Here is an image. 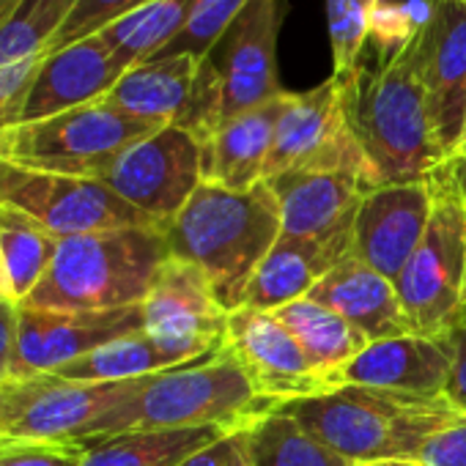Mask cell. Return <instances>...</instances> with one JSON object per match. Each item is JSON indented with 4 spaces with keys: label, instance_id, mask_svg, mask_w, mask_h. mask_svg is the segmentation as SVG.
Here are the masks:
<instances>
[{
    "label": "cell",
    "instance_id": "29",
    "mask_svg": "<svg viewBox=\"0 0 466 466\" xmlns=\"http://www.w3.org/2000/svg\"><path fill=\"white\" fill-rule=\"evenodd\" d=\"M192 4L195 0H154V4L107 25L96 36H102L118 66L127 72L137 64L151 61L178 36L192 12Z\"/></svg>",
    "mask_w": 466,
    "mask_h": 466
},
{
    "label": "cell",
    "instance_id": "26",
    "mask_svg": "<svg viewBox=\"0 0 466 466\" xmlns=\"http://www.w3.org/2000/svg\"><path fill=\"white\" fill-rule=\"evenodd\" d=\"M230 431L225 428H165V431H132L83 441V466H181L189 455L219 441Z\"/></svg>",
    "mask_w": 466,
    "mask_h": 466
},
{
    "label": "cell",
    "instance_id": "16",
    "mask_svg": "<svg viewBox=\"0 0 466 466\" xmlns=\"http://www.w3.org/2000/svg\"><path fill=\"white\" fill-rule=\"evenodd\" d=\"M225 346L237 357L256 392L278 403V409L327 390L324 376L310 365L297 338L267 310H233L228 316Z\"/></svg>",
    "mask_w": 466,
    "mask_h": 466
},
{
    "label": "cell",
    "instance_id": "12",
    "mask_svg": "<svg viewBox=\"0 0 466 466\" xmlns=\"http://www.w3.org/2000/svg\"><path fill=\"white\" fill-rule=\"evenodd\" d=\"M94 178L162 228L200 187L203 151L187 129L162 127L124 148Z\"/></svg>",
    "mask_w": 466,
    "mask_h": 466
},
{
    "label": "cell",
    "instance_id": "49",
    "mask_svg": "<svg viewBox=\"0 0 466 466\" xmlns=\"http://www.w3.org/2000/svg\"><path fill=\"white\" fill-rule=\"evenodd\" d=\"M351 466H360V463H351Z\"/></svg>",
    "mask_w": 466,
    "mask_h": 466
},
{
    "label": "cell",
    "instance_id": "39",
    "mask_svg": "<svg viewBox=\"0 0 466 466\" xmlns=\"http://www.w3.org/2000/svg\"><path fill=\"white\" fill-rule=\"evenodd\" d=\"M181 466H250L248 447L242 439V431L228 433L219 441L203 447L200 452L189 455Z\"/></svg>",
    "mask_w": 466,
    "mask_h": 466
},
{
    "label": "cell",
    "instance_id": "23",
    "mask_svg": "<svg viewBox=\"0 0 466 466\" xmlns=\"http://www.w3.org/2000/svg\"><path fill=\"white\" fill-rule=\"evenodd\" d=\"M286 96L289 91L256 110L219 124L200 143L203 181L233 192H248L264 181V167L275 143V129Z\"/></svg>",
    "mask_w": 466,
    "mask_h": 466
},
{
    "label": "cell",
    "instance_id": "35",
    "mask_svg": "<svg viewBox=\"0 0 466 466\" xmlns=\"http://www.w3.org/2000/svg\"><path fill=\"white\" fill-rule=\"evenodd\" d=\"M148 4H154V0H77L72 15L64 23V28L58 31L50 53L69 47V45H77L83 39H91V36L102 34L107 25L118 23L121 17L137 12Z\"/></svg>",
    "mask_w": 466,
    "mask_h": 466
},
{
    "label": "cell",
    "instance_id": "48",
    "mask_svg": "<svg viewBox=\"0 0 466 466\" xmlns=\"http://www.w3.org/2000/svg\"><path fill=\"white\" fill-rule=\"evenodd\" d=\"M0 299H6V297H4V291H0Z\"/></svg>",
    "mask_w": 466,
    "mask_h": 466
},
{
    "label": "cell",
    "instance_id": "25",
    "mask_svg": "<svg viewBox=\"0 0 466 466\" xmlns=\"http://www.w3.org/2000/svg\"><path fill=\"white\" fill-rule=\"evenodd\" d=\"M195 75L198 58L192 56L151 58L127 69L102 102L148 124L176 127L189 105Z\"/></svg>",
    "mask_w": 466,
    "mask_h": 466
},
{
    "label": "cell",
    "instance_id": "5",
    "mask_svg": "<svg viewBox=\"0 0 466 466\" xmlns=\"http://www.w3.org/2000/svg\"><path fill=\"white\" fill-rule=\"evenodd\" d=\"M167 256L165 230L159 225L61 239L47 275L20 308L118 310L143 305Z\"/></svg>",
    "mask_w": 466,
    "mask_h": 466
},
{
    "label": "cell",
    "instance_id": "15",
    "mask_svg": "<svg viewBox=\"0 0 466 466\" xmlns=\"http://www.w3.org/2000/svg\"><path fill=\"white\" fill-rule=\"evenodd\" d=\"M143 332V305L118 310H36L17 305L12 376L56 373L105 343Z\"/></svg>",
    "mask_w": 466,
    "mask_h": 466
},
{
    "label": "cell",
    "instance_id": "19",
    "mask_svg": "<svg viewBox=\"0 0 466 466\" xmlns=\"http://www.w3.org/2000/svg\"><path fill=\"white\" fill-rule=\"evenodd\" d=\"M452 343L450 338L400 335L368 343L362 354L335 370L327 381L332 387H379L414 395H444L452 373Z\"/></svg>",
    "mask_w": 466,
    "mask_h": 466
},
{
    "label": "cell",
    "instance_id": "30",
    "mask_svg": "<svg viewBox=\"0 0 466 466\" xmlns=\"http://www.w3.org/2000/svg\"><path fill=\"white\" fill-rule=\"evenodd\" d=\"M250 466H351L286 411H272L242 431Z\"/></svg>",
    "mask_w": 466,
    "mask_h": 466
},
{
    "label": "cell",
    "instance_id": "36",
    "mask_svg": "<svg viewBox=\"0 0 466 466\" xmlns=\"http://www.w3.org/2000/svg\"><path fill=\"white\" fill-rule=\"evenodd\" d=\"M86 447L58 441H9L0 444V466H83Z\"/></svg>",
    "mask_w": 466,
    "mask_h": 466
},
{
    "label": "cell",
    "instance_id": "2",
    "mask_svg": "<svg viewBox=\"0 0 466 466\" xmlns=\"http://www.w3.org/2000/svg\"><path fill=\"white\" fill-rule=\"evenodd\" d=\"M272 411H278V403L256 392L237 357L222 346L208 357L143 376L140 384L121 403L107 409L77 444L165 428L214 425L237 433Z\"/></svg>",
    "mask_w": 466,
    "mask_h": 466
},
{
    "label": "cell",
    "instance_id": "43",
    "mask_svg": "<svg viewBox=\"0 0 466 466\" xmlns=\"http://www.w3.org/2000/svg\"><path fill=\"white\" fill-rule=\"evenodd\" d=\"M370 466H417V463H406V461H381V463H370Z\"/></svg>",
    "mask_w": 466,
    "mask_h": 466
},
{
    "label": "cell",
    "instance_id": "20",
    "mask_svg": "<svg viewBox=\"0 0 466 466\" xmlns=\"http://www.w3.org/2000/svg\"><path fill=\"white\" fill-rule=\"evenodd\" d=\"M77 0H20L0 23V129L20 124L28 94Z\"/></svg>",
    "mask_w": 466,
    "mask_h": 466
},
{
    "label": "cell",
    "instance_id": "46",
    "mask_svg": "<svg viewBox=\"0 0 466 466\" xmlns=\"http://www.w3.org/2000/svg\"><path fill=\"white\" fill-rule=\"evenodd\" d=\"M463 308H466V286H463Z\"/></svg>",
    "mask_w": 466,
    "mask_h": 466
},
{
    "label": "cell",
    "instance_id": "28",
    "mask_svg": "<svg viewBox=\"0 0 466 466\" xmlns=\"http://www.w3.org/2000/svg\"><path fill=\"white\" fill-rule=\"evenodd\" d=\"M61 239L28 214L0 206V261H4V297L23 305L47 275Z\"/></svg>",
    "mask_w": 466,
    "mask_h": 466
},
{
    "label": "cell",
    "instance_id": "24",
    "mask_svg": "<svg viewBox=\"0 0 466 466\" xmlns=\"http://www.w3.org/2000/svg\"><path fill=\"white\" fill-rule=\"evenodd\" d=\"M351 256V239H286L280 237L256 269L242 308L278 310L310 294V289Z\"/></svg>",
    "mask_w": 466,
    "mask_h": 466
},
{
    "label": "cell",
    "instance_id": "11",
    "mask_svg": "<svg viewBox=\"0 0 466 466\" xmlns=\"http://www.w3.org/2000/svg\"><path fill=\"white\" fill-rule=\"evenodd\" d=\"M0 206L28 214L58 239L157 225L96 178L25 170L9 162H0Z\"/></svg>",
    "mask_w": 466,
    "mask_h": 466
},
{
    "label": "cell",
    "instance_id": "9",
    "mask_svg": "<svg viewBox=\"0 0 466 466\" xmlns=\"http://www.w3.org/2000/svg\"><path fill=\"white\" fill-rule=\"evenodd\" d=\"M140 379L72 381L58 373L9 376L0 381V444L80 441L107 409L121 403L140 384Z\"/></svg>",
    "mask_w": 466,
    "mask_h": 466
},
{
    "label": "cell",
    "instance_id": "27",
    "mask_svg": "<svg viewBox=\"0 0 466 466\" xmlns=\"http://www.w3.org/2000/svg\"><path fill=\"white\" fill-rule=\"evenodd\" d=\"M272 316L297 338L305 357L324 376V381H329L335 370L362 354L370 343L354 324L310 297L294 299L272 310Z\"/></svg>",
    "mask_w": 466,
    "mask_h": 466
},
{
    "label": "cell",
    "instance_id": "7",
    "mask_svg": "<svg viewBox=\"0 0 466 466\" xmlns=\"http://www.w3.org/2000/svg\"><path fill=\"white\" fill-rule=\"evenodd\" d=\"M431 217L414 256L395 278L400 308L414 335L444 338L463 313L466 286V203L447 159L428 176Z\"/></svg>",
    "mask_w": 466,
    "mask_h": 466
},
{
    "label": "cell",
    "instance_id": "3",
    "mask_svg": "<svg viewBox=\"0 0 466 466\" xmlns=\"http://www.w3.org/2000/svg\"><path fill=\"white\" fill-rule=\"evenodd\" d=\"M335 80L340 83L346 121L379 187L422 181L444 162L417 72V42L390 64L368 66L360 61L351 75Z\"/></svg>",
    "mask_w": 466,
    "mask_h": 466
},
{
    "label": "cell",
    "instance_id": "40",
    "mask_svg": "<svg viewBox=\"0 0 466 466\" xmlns=\"http://www.w3.org/2000/svg\"><path fill=\"white\" fill-rule=\"evenodd\" d=\"M17 351V305L0 299V381H6L15 368Z\"/></svg>",
    "mask_w": 466,
    "mask_h": 466
},
{
    "label": "cell",
    "instance_id": "33",
    "mask_svg": "<svg viewBox=\"0 0 466 466\" xmlns=\"http://www.w3.org/2000/svg\"><path fill=\"white\" fill-rule=\"evenodd\" d=\"M425 20H428L425 0H406V4L379 0L368 25V42L376 50V64H390L392 58L403 56L417 42Z\"/></svg>",
    "mask_w": 466,
    "mask_h": 466
},
{
    "label": "cell",
    "instance_id": "13",
    "mask_svg": "<svg viewBox=\"0 0 466 466\" xmlns=\"http://www.w3.org/2000/svg\"><path fill=\"white\" fill-rule=\"evenodd\" d=\"M228 310L208 278L189 261L167 256L143 299V332L176 362L208 357L225 346Z\"/></svg>",
    "mask_w": 466,
    "mask_h": 466
},
{
    "label": "cell",
    "instance_id": "41",
    "mask_svg": "<svg viewBox=\"0 0 466 466\" xmlns=\"http://www.w3.org/2000/svg\"><path fill=\"white\" fill-rule=\"evenodd\" d=\"M447 165H450L452 181H455V187H458V192H461V198H463V203H466V157L455 154V157L447 159Z\"/></svg>",
    "mask_w": 466,
    "mask_h": 466
},
{
    "label": "cell",
    "instance_id": "38",
    "mask_svg": "<svg viewBox=\"0 0 466 466\" xmlns=\"http://www.w3.org/2000/svg\"><path fill=\"white\" fill-rule=\"evenodd\" d=\"M450 343H452V373H450V381L444 387V398L466 414V308L461 313V319L455 321V327L447 332Z\"/></svg>",
    "mask_w": 466,
    "mask_h": 466
},
{
    "label": "cell",
    "instance_id": "18",
    "mask_svg": "<svg viewBox=\"0 0 466 466\" xmlns=\"http://www.w3.org/2000/svg\"><path fill=\"white\" fill-rule=\"evenodd\" d=\"M286 239H351L362 198L373 189L354 173L289 170L267 178Z\"/></svg>",
    "mask_w": 466,
    "mask_h": 466
},
{
    "label": "cell",
    "instance_id": "32",
    "mask_svg": "<svg viewBox=\"0 0 466 466\" xmlns=\"http://www.w3.org/2000/svg\"><path fill=\"white\" fill-rule=\"evenodd\" d=\"M376 4L379 0H327V31L335 61L332 77H346L360 66Z\"/></svg>",
    "mask_w": 466,
    "mask_h": 466
},
{
    "label": "cell",
    "instance_id": "31",
    "mask_svg": "<svg viewBox=\"0 0 466 466\" xmlns=\"http://www.w3.org/2000/svg\"><path fill=\"white\" fill-rule=\"evenodd\" d=\"M167 368H176V362L146 332H135L99 346L96 351L58 368L56 373L72 381H129Z\"/></svg>",
    "mask_w": 466,
    "mask_h": 466
},
{
    "label": "cell",
    "instance_id": "17",
    "mask_svg": "<svg viewBox=\"0 0 466 466\" xmlns=\"http://www.w3.org/2000/svg\"><path fill=\"white\" fill-rule=\"evenodd\" d=\"M431 206L433 195L428 178L373 187L354 217L351 256L395 283L422 242Z\"/></svg>",
    "mask_w": 466,
    "mask_h": 466
},
{
    "label": "cell",
    "instance_id": "47",
    "mask_svg": "<svg viewBox=\"0 0 466 466\" xmlns=\"http://www.w3.org/2000/svg\"><path fill=\"white\" fill-rule=\"evenodd\" d=\"M463 143H466V127H463ZM463 143H461V146H463Z\"/></svg>",
    "mask_w": 466,
    "mask_h": 466
},
{
    "label": "cell",
    "instance_id": "37",
    "mask_svg": "<svg viewBox=\"0 0 466 466\" xmlns=\"http://www.w3.org/2000/svg\"><path fill=\"white\" fill-rule=\"evenodd\" d=\"M417 466H466V414L461 411L452 422L439 428L425 444L406 461Z\"/></svg>",
    "mask_w": 466,
    "mask_h": 466
},
{
    "label": "cell",
    "instance_id": "22",
    "mask_svg": "<svg viewBox=\"0 0 466 466\" xmlns=\"http://www.w3.org/2000/svg\"><path fill=\"white\" fill-rule=\"evenodd\" d=\"M308 297L343 316L370 343L384 338L414 335L400 308L395 283L373 272L354 256H346L332 272H327L310 289Z\"/></svg>",
    "mask_w": 466,
    "mask_h": 466
},
{
    "label": "cell",
    "instance_id": "10",
    "mask_svg": "<svg viewBox=\"0 0 466 466\" xmlns=\"http://www.w3.org/2000/svg\"><path fill=\"white\" fill-rule=\"evenodd\" d=\"M289 170L354 173L365 184L379 187L368 157L346 121L343 94L335 77L310 91L286 96L264 181Z\"/></svg>",
    "mask_w": 466,
    "mask_h": 466
},
{
    "label": "cell",
    "instance_id": "44",
    "mask_svg": "<svg viewBox=\"0 0 466 466\" xmlns=\"http://www.w3.org/2000/svg\"><path fill=\"white\" fill-rule=\"evenodd\" d=\"M0 291H4V261H0Z\"/></svg>",
    "mask_w": 466,
    "mask_h": 466
},
{
    "label": "cell",
    "instance_id": "21",
    "mask_svg": "<svg viewBox=\"0 0 466 466\" xmlns=\"http://www.w3.org/2000/svg\"><path fill=\"white\" fill-rule=\"evenodd\" d=\"M124 69L113 58L102 36L83 39L77 45L50 53L39 69V77L23 107V121L50 118L75 107L102 102L121 80Z\"/></svg>",
    "mask_w": 466,
    "mask_h": 466
},
{
    "label": "cell",
    "instance_id": "8",
    "mask_svg": "<svg viewBox=\"0 0 466 466\" xmlns=\"http://www.w3.org/2000/svg\"><path fill=\"white\" fill-rule=\"evenodd\" d=\"M157 129L162 127L132 118L107 102H94L0 129V162L25 170L94 178L124 148Z\"/></svg>",
    "mask_w": 466,
    "mask_h": 466
},
{
    "label": "cell",
    "instance_id": "1",
    "mask_svg": "<svg viewBox=\"0 0 466 466\" xmlns=\"http://www.w3.org/2000/svg\"><path fill=\"white\" fill-rule=\"evenodd\" d=\"M162 230L167 253L195 264L208 278L219 305L233 313L242 308L256 269L280 239V208L267 181L248 192L200 181Z\"/></svg>",
    "mask_w": 466,
    "mask_h": 466
},
{
    "label": "cell",
    "instance_id": "6",
    "mask_svg": "<svg viewBox=\"0 0 466 466\" xmlns=\"http://www.w3.org/2000/svg\"><path fill=\"white\" fill-rule=\"evenodd\" d=\"M283 12L278 0H250L219 42L198 61L189 105L176 127L203 143L219 124L256 110L278 96V34Z\"/></svg>",
    "mask_w": 466,
    "mask_h": 466
},
{
    "label": "cell",
    "instance_id": "4",
    "mask_svg": "<svg viewBox=\"0 0 466 466\" xmlns=\"http://www.w3.org/2000/svg\"><path fill=\"white\" fill-rule=\"evenodd\" d=\"M280 411L294 417L324 447L360 466L409 461L428 436L461 414L444 395L357 384L283 403Z\"/></svg>",
    "mask_w": 466,
    "mask_h": 466
},
{
    "label": "cell",
    "instance_id": "42",
    "mask_svg": "<svg viewBox=\"0 0 466 466\" xmlns=\"http://www.w3.org/2000/svg\"><path fill=\"white\" fill-rule=\"evenodd\" d=\"M17 4H20V0H0V23H4V20L15 12Z\"/></svg>",
    "mask_w": 466,
    "mask_h": 466
},
{
    "label": "cell",
    "instance_id": "45",
    "mask_svg": "<svg viewBox=\"0 0 466 466\" xmlns=\"http://www.w3.org/2000/svg\"><path fill=\"white\" fill-rule=\"evenodd\" d=\"M458 154H461V157H466V143H463V146L458 148Z\"/></svg>",
    "mask_w": 466,
    "mask_h": 466
},
{
    "label": "cell",
    "instance_id": "14",
    "mask_svg": "<svg viewBox=\"0 0 466 466\" xmlns=\"http://www.w3.org/2000/svg\"><path fill=\"white\" fill-rule=\"evenodd\" d=\"M417 36V72L425 88L431 132L444 159L455 157L466 127V0H425Z\"/></svg>",
    "mask_w": 466,
    "mask_h": 466
},
{
    "label": "cell",
    "instance_id": "34",
    "mask_svg": "<svg viewBox=\"0 0 466 466\" xmlns=\"http://www.w3.org/2000/svg\"><path fill=\"white\" fill-rule=\"evenodd\" d=\"M248 4L250 0H195L178 36L165 50H159L154 58L192 56L200 61L219 42V36L230 28V23L242 15V9Z\"/></svg>",
    "mask_w": 466,
    "mask_h": 466
}]
</instances>
